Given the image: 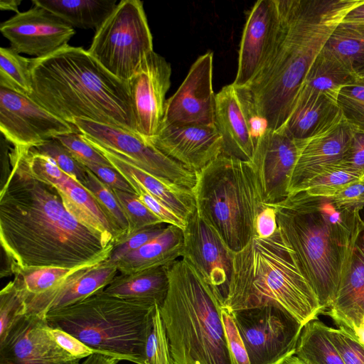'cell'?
Wrapping results in <instances>:
<instances>
[{"label": "cell", "mask_w": 364, "mask_h": 364, "mask_svg": "<svg viewBox=\"0 0 364 364\" xmlns=\"http://www.w3.org/2000/svg\"><path fill=\"white\" fill-rule=\"evenodd\" d=\"M9 156L0 191V241L11 274L107 260L114 245L78 221L57 188L34 176L13 149Z\"/></svg>", "instance_id": "1"}, {"label": "cell", "mask_w": 364, "mask_h": 364, "mask_svg": "<svg viewBox=\"0 0 364 364\" xmlns=\"http://www.w3.org/2000/svg\"><path fill=\"white\" fill-rule=\"evenodd\" d=\"M364 0H279L273 49L247 87L268 129L282 128L314 60L346 14Z\"/></svg>", "instance_id": "2"}, {"label": "cell", "mask_w": 364, "mask_h": 364, "mask_svg": "<svg viewBox=\"0 0 364 364\" xmlns=\"http://www.w3.org/2000/svg\"><path fill=\"white\" fill-rule=\"evenodd\" d=\"M277 228L313 288L321 313L332 304L364 226L360 210L337 208L330 198L301 192L269 204Z\"/></svg>", "instance_id": "3"}, {"label": "cell", "mask_w": 364, "mask_h": 364, "mask_svg": "<svg viewBox=\"0 0 364 364\" xmlns=\"http://www.w3.org/2000/svg\"><path fill=\"white\" fill-rule=\"evenodd\" d=\"M31 72L30 97L61 119L73 124L82 119L137 134L127 82L109 73L87 50L67 45L32 58Z\"/></svg>", "instance_id": "4"}, {"label": "cell", "mask_w": 364, "mask_h": 364, "mask_svg": "<svg viewBox=\"0 0 364 364\" xmlns=\"http://www.w3.org/2000/svg\"><path fill=\"white\" fill-rule=\"evenodd\" d=\"M267 304L284 308L304 325L321 313L313 288L278 229L267 238L254 237L234 252L222 307L232 312Z\"/></svg>", "instance_id": "5"}, {"label": "cell", "mask_w": 364, "mask_h": 364, "mask_svg": "<svg viewBox=\"0 0 364 364\" xmlns=\"http://www.w3.org/2000/svg\"><path fill=\"white\" fill-rule=\"evenodd\" d=\"M166 269L168 289L160 313L173 364H231L213 288L183 258Z\"/></svg>", "instance_id": "6"}, {"label": "cell", "mask_w": 364, "mask_h": 364, "mask_svg": "<svg viewBox=\"0 0 364 364\" xmlns=\"http://www.w3.org/2000/svg\"><path fill=\"white\" fill-rule=\"evenodd\" d=\"M156 306L102 290L45 317L50 326L70 333L99 354L143 364Z\"/></svg>", "instance_id": "7"}, {"label": "cell", "mask_w": 364, "mask_h": 364, "mask_svg": "<svg viewBox=\"0 0 364 364\" xmlns=\"http://www.w3.org/2000/svg\"><path fill=\"white\" fill-rule=\"evenodd\" d=\"M195 173L197 210L230 250L240 251L256 237L264 208L252 164L222 154Z\"/></svg>", "instance_id": "8"}, {"label": "cell", "mask_w": 364, "mask_h": 364, "mask_svg": "<svg viewBox=\"0 0 364 364\" xmlns=\"http://www.w3.org/2000/svg\"><path fill=\"white\" fill-rule=\"evenodd\" d=\"M87 51L112 75L127 82L154 51L143 2L120 1L96 30Z\"/></svg>", "instance_id": "9"}, {"label": "cell", "mask_w": 364, "mask_h": 364, "mask_svg": "<svg viewBox=\"0 0 364 364\" xmlns=\"http://www.w3.org/2000/svg\"><path fill=\"white\" fill-rule=\"evenodd\" d=\"M251 364H282L294 355L304 324L277 304L230 312Z\"/></svg>", "instance_id": "10"}, {"label": "cell", "mask_w": 364, "mask_h": 364, "mask_svg": "<svg viewBox=\"0 0 364 364\" xmlns=\"http://www.w3.org/2000/svg\"><path fill=\"white\" fill-rule=\"evenodd\" d=\"M73 124L82 134L121 154L144 171L191 190L195 186L194 172L165 155L140 135L82 119H76Z\"/></svg>", "instance_id": "11"}, {"label": "cell", "mask_w": 364, "mask_h": 364, "mask_svg": "<svg viewBox=\"0 0 364 364\" xmlns=\"http://www.w3.org/2000/svg\"><path fill=\"white\" fill-rule=\"evenodd\" d=\"M215 125L223 139V154L251 161L257 141L268 129L247 87L233 83L215 95Z\"/></svg>", "instance_id": "12"}, {"label": "cell", "mask_w": 364, "mask_h": 364, "mask_svg": "<svg viewBox=\"0 0 364 364\" xmlns=\"http://www.w3.org/2000/svg\"><path fill=\"white\" fill-rule=\"evenodd\" d=\"M0 131L15 149H28L58 136L79 132L30 96L0 87Z\"/></svg>", "instance_id": "13"}, {"label": "cell", "mask_w": 364, "mask_h": 364, "mask_svg": "<svg viewBox=\"0 0 364 364\" xmlns=\"http://www.w3.org/2000/svg\"><path fill=\"white\" fill-rule=\"evenodd\" d=\"M304 141L292 137L284 127L267 129L259 138L250 162L264 205L277 203L288 197L290 178Z\"/></svg>", "instance_id": "14"}, {"label": "cell", "mask_w": 364, "mask_h": 364, "mask_svg": "<svg viewBox=\"0 0 364 364\" xmlns=\"http://www.w3.org/2000/svg\"><path fill=\"white\" fill-rule=\"evenodd\" d=\"M33 5L1 23L0 31L18 53L41 58L68 45L75 31L45 8Z\"/></svg>", "instance_id": "15"}, {"label": "cell", "mask_w": 364, "mask_h": 364, "mask_svg": "<svg viewBox=\"0 0 364 364\" xmlns=\"http://www.w3.org/2000/svg\"><path fill=\"white\" fill-rule=\"evenodd\" d=\"M183 234L182 258L213 288L222 305L228 289L234 252L227 247L197 209L187 218Z\"/></svg>", "instance_id": "16"}, {"label": "cell", "mask_w": 364, "mask_h": 364, "mask_svg": "<svg viewBox=\"0 0 364 364\" xmlns=\"http://www.w3.org/2000/svg\"><path fill=\"white\" fill-rule=\"evenodd\" d=\"M213 53L199 56L176 92L166 101L161 123L214 125L215 95L213 88Z\"/></svg>", "instance_id": "17"}, {"label": "cell", "mask_w": 364, "mask_h": 364, "mask_svg": "<svg viewBox=\"0 0 364 364\" xmlns=\"http://www.w3.org/2000/svg\"><path fill=\"white\" fill-rule=\"evenodd\" d=\"M171 75L170 63L152 51L127 81L136 132L146 140L156 135L162 122Z\"/></svg>", "instance_id": "18"}, {"label": "cell", "mask_w": 364, "mask_h": 364, "mask_svg": "<svg viewBox=\"0 0 364 364\" xmlns=\"http://www.w3.org/2000/svg\"><path fill=\"white\" fill-rule=\"evenodd\" d=\"M45 316L25 314L0 341V364H80L48 331Z\"/></svg>", "instance_id": "19"}, {"label": "cell", "mask_w": 364, "mask_h": 364, "mask_svg": "<svg viewBox=\"0 0 364 364\" xmlns=\"http://www.w3.org/2000/svg\"><path fill=\"white\" fill-rule=\"evenodd\" d=\"M280 23L279 0H259L246 19L233 84L247 87L262 69L274 46Z\"/></svg>", "instance_id": "20"}, {"label": "cell", "mask_w": 364, "mask_h": 364, "mask_svg": "<svg viewBox=\"0 0 364 364\" xmlns=\"http://www.w3.org/2000/svg\"><path fill=\"white\" fill-rule=\"evenodd\" d=\"M148 141L194 173L223 154V139L215 124L178 126L161 123L156 135Z\"/></svg>", "instance_id": "21"}, {"label": "cell", "mask_w": 364, "mask_h": 364, "mask_svg": "<svg viewBox=\"0 0 364 364\" xmlns=\"http://www.w3.org/2000/svg\"><path fill=\"white\" fill-rule=\"evenodd\" d=\"M117 273V266L105 261L78 267L52 289L23 298L26 314L45 316L49 311L81 301L103 290Z\"/></svg>", "instance_id": "22"}, {"label": "cell", "mask_w": 364, "mask_h": 364, "mask_svg": "<svg viewBox=\"0 0 364 364\" xmlns=\"http://www.w3.org/2000/svg\"><path fill=\"white\" fill-rule=\"evenodd\" d=\"M357 129L343 116L324 132L304 140L290 178L288 196L323 168L341 162Z\"/></svg>", "instance_id": "23"}, {"label": "cell", "mask_w": 364, "mask_h": 364, "mask_svg": "<svg viewBox=\"0 0 364 364\" xmlns=\"http://www.w3.org/2000/svg\"><path fill=\"white\" fill-rule=\"evenodd\" d=\"M41 180L53 184L60 192L66 209L81 223L113 245L119 235L93 196L79 182L64 173L54 161L46 164L38 173Z\"/></svg>", "instance_id": "24"}, {"label": "cell", "mask_w": 364, "mask_h": 364, "mask_svg": "<svg viewBox=\"0 0 364 364\" xmlns=\"http://www.w3.org/2000/svg\"><path fill=\"white\" fill-rule=\"evenodd\" d=\"M83 136L125 178L133 179L184 220L186 221L196 210L192 190L157 178L141 169L121 154L100 145L84 134Z\"/></svg>", "instance_id": "25"}, {"label": "cell", "mask_w": 364, "mask_h": 364, "mask_svg": "<svg viewBox=\"0 0 364 364\" xmlns=\"http://www.w3.org/2000/svg\"><path fill=\"white\" fill-rule=\"evenodd\" d=\"M350 333L364 318V228L356 242L349 269L331 306L323 312Z\"/></svg>", "instance_id": "26"}, {"label": "cell", "mask_w": 364, "mask_h": 364, "mask_svg": "<svg viewBox=\"0 0 364 364\" xmlns=\"http://www.w3.org/2000/svg\"><path fill=\"white\" fill-rule=\"evenodd\" d=\"M342 117L336 98L323 93H301L282 127L294 139L308 140L324 132Z\"/></svg>", "instance_id": "27"}, {"label": "cell", "mask_w": 364, "mask_h": 364, "mask_svg": "<svg viewBox=\"0 0 364 364\" xmlns=\"http://www.w3.org/2000/svg\"><path fill=\"white\" fill-rule=\"evenodd\" d=\"M183 230L168 225L158 236L121 259L115 265L120 274L168 267L182 258Z\"/></svg>", "instance_id": "28"}, {"label": "cell", "mask_w": 364, "mask_h": 364, "mask_svg": "<svg viewBox=\"0 0 364 364\" xmlns=\"http://www.w3.org/2000/svg\"><path fill=\"white\" fill-rule=\"evenodd\" d=\"M167 267L117 275L103 289L109 295L160 307L168 289Z\"/></svg>", "instance_id": "29"}, {"label": "cell", "mask_w": 364, "mask_h": 364, "mask_svg": "<svg viewBox=\"0 0 364 364\" xmlns=\"http://www.w3.org/2000/svg\"><path fill=\"white\" fill-rule=\"evenodd\" d=\"M356 78L341 60L323 47L311 65L299 94L323 93L337 100L340 90Z\"/></svg>", "instance_id": "30"}, {"label": "cell", "mask_w": 364, "mask_h": 364, "mask_svg": "<svg viewBox=\"0 0 364 364\" xmlns=\"http://www.w3.org/2000/svg\"><path fill=\"white\" fill-rule=\"evenodd\" d=\"M73 28L95 29L103 23L117 6L116 0H33Z\"/></svg>", "instance_id": "31"}, {"label": "cell", "mask_w": 364, "mask_h": 364, "mask_svg": "<svg viewBox=\"0 0 364 364\" xmlns=\"http://www.w3.org/2000/svg\"><path fill=\"white\" fill-rule=\"evenodd\" d=\"M328 328L318 318L304 326L295 355L306 364H345L328 336Z\"/></svg>", "instance_id": "32"}, {"label": "cell", "mask_w": 364, "mask_h": 364, "mask_svg": "<svg viewBox=\"0 0 364 364\" xmlns=\"http://www.w3.org/2000/svg\"><path fill=\"white\" fill-rule=\"evenodd\" d=\"M356 76H364V26L341 22L323 46Z\"/></svg>", "instance_id": "33"}, {"label": "cell", "mask_w": 364, "mask_h": 364, "mask_svg": "<svg viewBox=\"0 0 364 364\" xmlns=\"http://www.w3.org/2000/svg\"><path fill=\"white\" fill-rule=\"evenodd\" d=\"M31 60L21 55L11 47H1L0 87L30 96L33 93Z\"/></svg>", "instance_id": "34"}, {"label": "cell", "mask_w": 364, "mask_h": 364, "mask_svg": "<svg viewBox=\"0 0 364 364\" xmlns=\"http://www.w3.org/2000/svg\"><path fill=\"white\" fill-rule=\"evenodd\" d=\"M360 179L363 178L359 173L339 162L323 168L295 194L304 192L311 196L330 198L348 184Z\"/></svg>", "instance_id": "35"}, {"label": "cell", "mask_w": 364, "mask_h": 364, "mask_svg": "<svg viewBox=\"0 0 364 364\" xmlns=\"http://www.w3.org/2000/svg\"><path fill=\"white\" fill-rule=\"evenodd\" d=\"M82 185L95 198L102 210L117 232L119 240L116 243L124 239L129 232V223L113 190L104 183L88 168H87L86 176Z\"/></svg>", "instance_id": "36"}, {"label": "cell", "mask_w": 364, "mask_h": 364, "mask_svg": "<svg viewBox=\"0 0 364 364\" xmlns=\"http://www.w3.org/2000/svg\"><path fill=\"white\" fill-rule=\"evenodd\" d=\"M75 269L43 267L20 270L14 274V281L26 298L52 289Z\"/></svg>", "instance_id": "37"}, {"label": "cell", "mask_w": 364, "mask_h": 364, "mask_svg": "<svg viewBox=\"0 0 364 364\" xmlns=\"http://www.w3.org/2000/svg\"><path fill=\"white\" fill-rule=\"evenodd\" d=\"M143 364H173L166 331L156 305L144 348Z\"/></svg>", "instance_id": "38"}, {"label": "cell", "mask_w": 364, "mask_h": 364, "mask_svg": "<svg viewBox=\"0 0 364 364\" xmlns=\"http://www.w3.org/2000/svg\"><path fill=\"white\" fill-rule=\"evenodd\" d=\"M112 190L129 223L127 237L144 229L164 223L139 199L136 193Z\"/></svg>", "instance_id": "39"}, {"label": "cell", "mask_w": 364, "mask_h": 364, "mask_svg": "<svg viewBox=\"0 0 364 364\" xmlns=\"http://www.w3.org/2000/svg\"><path fill=\"white\" fill-rule=\"evenodd\" d=\"M337 102L344 118L358 129L364 130V76L343 87Z\"/></svg>", "instance_id": "40"}, {"label": "cell", "mask_w": 364, "mask_h": 364, "mask_svg": "<svg viewBox=\"0 0 364 364\" xmlns=\"http://www.w3.org/2000/svg\"><path fill=\"white\" fill-rule=\"evenodd\" d=\"M31 149L50 157L64 173L80 184L84 182L87 168L80 163L56 138L49 139Z\"/></svg>", "instance_id": "41"}, {"label": "cell", "mask_w": 364, "mask_h": 364, "mask_svg": "<svg viewBox=\"0 0 364 364\" xmlns=\"http://www.w3.org/2000/svg\"><path fill=\"white\" fill-rule=\"evenodd\" d=\"M26 314L24 299L15 282H9L0 292V341L20 316Z\"/></svg>", "instance_id": "42"}, {"label": "cell", "mask_w": 364, "mask_h": 364, "mask_svg": "<svg viewBox=\"0 0 364 364\" xmlns=\"http://www.w3.org/2000/svg\"><path fill=\"white\" fill-rule=\"evenodd\" d=\"M82 164L93 163L110 166L109 161L94 148L80 132L62 134L55 137Z\"/></svg>", "instance_id": "43"}, {"label": "cell", "mask_w": 364, "mask_h": 364, "mask_svg": "<svg viewBox=\"0 0 364 364\" xmlns=\"http://www.w3.org/2000/svg\"><path fill=\"white\" fill-rule=\"evenodd\" d=\"M330 339L345 364H364V344L343 328H328Z\"/></svg>", "instance_id": "44"}, {"label": "cell", "mask_w": 364, "mask_h": 364, "mask_svg": "<svg viewBox=\"0 0 364 364\" xmlns=\"http://www.w3.org/2000/svg\"><path fill=\"white\" fill-rule=\"evenodd\" d=\"M168 225L159 224L138 231L116 243L106 262L116 264L124 256L160 235Z\"/></svg>", "instance_id": "45"}, {"label": "cell", "mask_w": 364, "mask_h": 364, "mask_svg": "<svg viewBox=\"0 0 364 364\" xmlns=\"http://www.w3.org/2000/svg\"><path fill=\"white\" fill-rule=\"evenodd\" d=\"M221 318L225 331L231 364H251L232 314L222 307Z\"/></svg>", "instance_id": "46"}, {"label": "cell", "mask_w": 364, "mask_h": 364, "mask_svg": "<svg viewBox=\"0 0 364 364\" xmlns=\"http://www.w3.org/2000/svg\"><path fill=\"white\" fill-rule=\"evenodd\" d=\"M125 178L134 190L139 199L164 223L177 226L182 230L184 229L186 220L166 207L133 179Z\"/></svg>", "instance_id": "47"}, {"label": "cell", "mask_w": 364, "mask_h": 364, "mask_svg": "<svg viewBox=\"0 0 364 364\" xmlns=\"http://www.w3.org/2000/svg\"><path fill=\"white\" fill-rule=\"evenodd\" d=\"M338 209L360 210L364 208V179L353 182L330 198Z\"/></svg>", "instance_id": "48"}, {"label": "cell", "mask_w": 364, "mask_h": 364, "mask_svg": "<svg viewBox=\"0 0 364 364\" xmlns=\"http://www.w3.org/2000/svg\"><path fill=\"white\" fill-rule=\"evenodd\" d=\"M48 331L63 350L80 360L87 358L92 354L97 353L78 338L62 329L48 325Z\"/></svg>", "instance_id": "49"}, {"label": "cell", "mask_w": 364, "mask_h": 364, "mask_svg": "<svg viewBox=\"0 0 364 364\" xmlns=\"http://www.w3.org/2000/svg\"><path fill=\"white\" fill-rule=\"evenodd\" d=\"M82 165L112 189L135 193L134 190L125 177L112 165L107 166L93 163H85Z\"/></svg>", "instance_id": "50"}, {"label": "cell", "mask_w": 364, "mask_h": 364, "mask_svg": "<svg viewBox=\"0 0 364 364\" xmlns=\"http://www.w3.org/2000/svg\"><path fill=\"white\" fill-rule=\"evenodd\" d=\"M341 162L359 173L364 179V130L357 129Z\"/></svg>", "instance_id": "51"}, {"label": "cell", "mask_w": 364, "mask_h": 364, "mask_svg": "<svg viewBox=\"0 0 364 364\" xmlns=\"http://www.w3.org/2000/svg\"><path fill=\"white\" fill-rule=\"evenodd\" d=\"M277 229L275 209L272 206L264 205V208L256 218V237L259 238L269 237L273 235Z\"/></svg>", "instance_id": "52"}, {"label": "cell", "mask_w": 364, "mask_h": 364, "mask_svg": "<svg viewBox=\"0 0 364 364\" xmlns=\"http://www.w3.org/2000/svg\"><path fill=\"white\" fill-rule=\"evenodd\" d=\"M342 22L355 26H364V2L350 11L344 17Z\"/></svg>", "instance_id": "53"}, {"label": "cell", "mask_w": 364, "mask_h": 364, "mask_svg": "<svg viewBox=\"0 0 364 364\" xmlns=\"http://www.w3.org/2000/svg\"><path fill=\"white\" fill-rule=\"evenodd\" d=\"M21 3L19 0H1L0 9L1 11H12L16 14L19 13L18 6Z\"/></svg>", "instance_id": "54"}, {"label": "cell", "mask_w": 364, "mask_h": 364, "mask_svg": "<svg viewBox=\"0 0 364 364\" xmlns=\"http://www.w3.org/2000/svg\"><path fill=\"white\" fill-rule=\"evenodd\" d=\"M359 342L364 344V318L360 325L350 333Z\"/></svg>", "instance_id": "55"}, {"label": "cell", "mask_w": 364, "mask_h": 364, "mask_svg": "<svg viewBox=\"0 0 364 364\" xmlns=\"http://www.w3.org/2000/svg\"><path fill=\"white\" fill-rule=\"evenodd\" d=\"M282 364H306L295 354L286 358Z\"/></svg>", "instance_id": "56"}, {"label": "cell", "mask_w": 364, "mask_h": 364, "mask_svg": "<svg viewBox=\"0 0 364 364\" xmlns=\"http://www.w3.org/2000/svg\"><path fill=\"white\" fill-rule=\"evenodd\" d=\"M363 226H364V219H363Z\"/></svg>", "instance_id": "57"}]
</instances>
